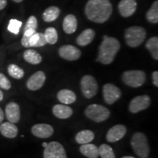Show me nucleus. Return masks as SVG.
Instances as JSON below:
<instances>
[{
    "label": "nucleus",
    "instance_id": "obj_1",
    "mask_svg": "<svg viewBox=\"0 0 158 158\" xmlns=\"http://www.w3.org/2000/svg\"><path fill=\"white\" fill-rule=\"evenodd\" d=\"M113 12L109 0H89L85 7V14L89 20L98 23L107 21Z\"/></svg>",
    "mask_w": 158,
    "mask_h": 158
},
{
    "label": "nucleus",
    "instance_id": "obj_2",
    "mask_svg": "<svg viewBox=\"0 0 158 158\" xmlns=\"http://www.w3.org/2000/svg\"><path fill=\"white\" fill-rule=\"evenodd\" d=\"M120 47L121 45L117 39L105 35L99 47L98 56L96 61L103 64H110L115 59Z\"/></svg>",
    "mask_w": 158,
    "mask_h": 158
},
{
    "label": "nucleus",
    "instance_id": "obj_3",
    "mask_svg": "<svg viewBox=\"0 0 158 158\" xmlns=\"http://www.w3.org/2000/svg\"><path fill=\"white\" fill-rule=\"evenodd\" d=\"M131 147L134 152L138 157L147 158L150 153V148L148 139L145 134L143 133H134L130 141Z\"/></svg>",
    "mask_w": 158,
    "mask_h": 158
},
{
    "label": "nucleus",
    "instance_id": "obj_4",
    "mask_svg": "<svg viewBox=\"0 0 158 158\" xmlns=\"http://www.w3.org/2000/svg\"><path fill=\"white\" fill-rule=\"evenodd\" d=\"M147 37V31L141 27L134 26L127 28L124 32V38L128 46L136 48L140 46Z\"/></svg>",
    "mask_w": 158,
    "mask_h": 158
},
{
    "label": "nucleus",
    "instance_id": "obj_5",
    "mask_svg": "<svg viewBox=\"0 0 158 158\" xmlns=\"http://www.w3.org/2000/svg\"><path fill=\"white\" fill-rule=\"evenodd\" d=\"M85 115L89 119L95 122H102L110 116V110L101 105L92 104L84 110Z\"/></svg>",
    "mask_w": 158,
    "mask_h": 158
},
{
    "label": "nucleus",
    "instance_id": "obj_6",
    "mask_svg": "<svg viewBox=\"0 0 158 158\" xmlns=\"http://www.w3.org/2000/svg\"><path fill=\"white\" fill-rule=\"evenodd\" d=\"M122 79L124 84L127 86L132 88H138L144 84L147 80V76L142 70H127L122 74Z\"/></svg>",
    "mask_w": 158,
    "mask_h": 158
},
{
    "label": "nucleus",
    "instance_id": "obj_7",
    "mask_svg": "<svg viewBox=\"0 0 158 158\" xmlns=\"http://www.w3.org/2000/svg\"><path fill=\"white\" fill-rule=\"evenodd\" d=\"M81 89L85 98L91 99L98 93V85L96 79L90 75L83 76L81 80Z\"/></svg>",
    "mask_w": 158,
    "mask_h": 158
},
{
    "label": "nucleus",
    "instance_id": "obj_8",
    "mask_svg": "<svg viewBox=\"0 0 158 158\" xmlns=\"http://www.w3.org/2000/svg\"><path fill=\"white\" fill-rule=\"evenodd\" d=\"M43 158H68L66 151L60 143L51 141L48 143L43 151Z\"/></svg>",
    "mask_w": 158,
    "mask_h": 158
},
{
    "label": "nucleus",
    "instance_id": "obj_9",
    "mask_svg": "<svg viewBox=\"0 0 158 158\" xmlns=\"http://www.w3.org/2000/svg\"><path fill=\"white\" fill-rule=\"evenodd\" d=\"M102 94L105 102L108 105H112L121 98L122 92L119 88L113 84L108 83L103 86Z\"/></svg>",
    "mask_w": 158,
    "mask_h": 158
},
{
    "label": "nucleus",
    "instance_id": "obj_10",
    "mask_svg": "<svg viewBox=\"0 0 158 158\" xmlns=\"http://www.w3.org/2000/svg\"><path fill=\"white\" fill-rule=\"evenodd\" d=\"M151 104V98L147 94L139 95L131 100L129 104V110L131 113L136 114L141 110L147 109Z\"/></svg>",
    "mask_w": 158,
    "mask_h": 158
},
{
    "label": "nucleus",
    "instance_id": "obj_11",
    "mask_svg": "<svg viewBox=\"0 0 158 158\" xmlns=\"http://www.w3.org/2000/svg\"><path fill=\"white\" fill-rule=\"evenodd\" d=\"M59 56L68 61H76L81 56V52L74 45H64L59 50Z\"/></svg>",
    "mask_w": 158,
    "mask_h": 158
},
{
    "label": "nucleus",
    "instance_id": "obj_12",
    "mask_svg": "<svg viewBox=\"0 0 158 158\" xmlns=\"http://www.w3.org/2000/svg\"><path fill=\"white\" fill-rule=\"evenodd\" d=\"M46 76L43 71H37L29 77L27 81V87L31 91H37L41 89L45 84Z\"/></svg>",
    "mask_w": 158,
    "mask_h": 158
},
{
    "label": "nucleus",
    "instance_id": "obj_13",
    "mask_svg": "<svg viewBox=\"0 0 158 158\" xmlns=\"http://www.w3.org/2000/svg\"><path fill=\"white\" fill-rule=\"evenodd\" d=\"M127 133V128L123 124H116L108 130L106 134V140L110 143L117 142L124 138Z\"/></svg>",
    "mask_w": 158,
    "mask_h": 158
},
{
    "label": "nucleus",
    "instance_id": "obj_14",
    "mask_svg": "<svg viewBox=\"0 0 158 158\" xmlns=\"http://www.w3.org/2000/svg\"><path fill=\"white\" fill-rule=\"evenodd\" d=\"M118 9L122 16L128 18L135 13L137 2L135 0H121L118 5Z\"/></svg>",
    "mask_w": 158,
    "mask_h": 158
},
{
    "label": "nucleus",
    "instance_id": "obj_15",
    "mask_svg": "<svg viewBox=\"0 0 158 158\" xmlns=\"http://www.w3.org/2000/svg\"><path fill=\"white\" fill-rule=\"evenodd\" d=\"M31 132L37 138H48L54 134V130L48 124H37L31 127Z\"/></svg>",
    "mask_w": 158,
    "mask_h": 158
},
{
    "label": "nucleus",
    "instance_id": "obj_16",
    "mask_svg": "<svg viewBox=\"0 0 158 158\" xmlns=\"http://www.w3.org/2000/svg\"><path fill=\"white\" fill-rule=\"evenodd\" d=\"M5 116L8 122L18 123L21 118V110L19 104L15 102H10L5 107Z\"/></svg>",
    "mask_w": 158,
    "mask_h": 158
},
{
    "label": "nucleus",
    "instance_id": "obj_17",
    "mask_svg": "<svg viewBox=\"0 0 158 158\" xmlns=\"http://www.w3.org/2000/svg\"><path fill=\"white\" fill-rule=\"evenodd\" d=\"M0 133L5 138H14L19 133V128L14 123L4 122L0 124Z\"/></svg>",
    "mask_w": 158,
    "mask_h": 158
},
{
    "label": "nucleus",
    "instance_id": "obj_18",
    "mask_svg": "<svg viewBox=\"0 0 158 158\" xmlns=\"http://www.w3.org/2000/svg\"><path fill=\"white\" fill-rule=\"evenodd\" d=\"M52 112L56 117L61 119L70 118L73 114V110L72 108L62 104L55 105L52 108Z\"/></svg>",
    "mask_w": 158,
    "mask_h": 158
},
{
    "label": "nucleus",
    "instance_id": "obj_19",
    "mask_svg": "<svg viewBox=\"0 0 158 158\" xmlns=\"http://www.w3.org/2000/svg\"><path fill=\"white\" fill-rule=\"evenodd\" d=\"M94 37H95V31L93 29H85L77 37L76 43L80 46H86L93 41Z\"/></svg>",
    "mask_w": 158,
    "mask_h": 158
},
{
    "label": "nucleus",
    "instance_id": "obj_20",
    "mask_svg": "<svg viewBox=\"0 0 158 158\" xmlns=\"http://www.w3.org/2000/svg\"><path fill=\"white\" fill-rule=\"evenodd\" d=\"M62 27L64 32L67 34L70 35L74 33L78 27V21L76 17L72 14L66 15L63 21Z\"/></svg>",
    "mask_w": 158,
    "mask_h": 158
},
{
    "label": "nucleus",
    "instance_id": "obj_21",
    "mask_svg": "<svg viewBox=\"0 0 158 158\" xmlns=\"http://www.w3.org/2000/svg\"><path fill=\"white\" fill-rule=\"evenodd\" d=\"M57 99L63 104L70 105L76 102V95L70 89H62L57 93Z\"/></svg>",
    "mask_w": 158,
    "mask_h": 158
},
{
    "label": "nucleus",
    "instance_id": "obj_22",
    "mask_svg": "<svg viewBox=\"0 0 158 158\" xmlns=\"http://www.w3.org/2000/svg\"><path fill=\"white\" fill-rule=\"evenodd\" d=\"M79 150L83 155L88 158H98L99 157L98 147L94 144L90 143L81 144Z\"/></svg>",
    "mask_w": 158,
    "mask_h": 158
},
{
    "label": "nucleus",
    "instance_id": "obj_23",
    "mask_svg": "<svg viewBox=\"0 0 158 158\" xmlns=\"http://www.w3.org/2000/svg\"><path fill=\"white\" fill-rule=\"evenodd\" d=\"M23 59L31 64H38L42 62L43 58L40 54L34 49H27L23 53Z\"/></svg>",
    "mask_w": 158,
    "mask_h": 158
},
{
    "label": "nucleus",
    "instance_id": "obj_24",
    "mask_svg": "<svg viewBox=\"0 0 158 158\" xmlns=\"http://www.w3.org/2000/svg\"><path fill=\"white\" fill-rule=\"evenodd\" d=\"M94 138V133L89 130H81V131L78 132L75 137L76 141L79 144L89 143L93 141Z\"/></svg>",
    "mask_w": 158,
    "mask_h": 158
},
{
    "label": "nucleus",
    "instance_id": "obj_25",
    "mask_svg": "<svg viewBox=\"0 0 158 158\" xmlns=\"http://www.w3.org/2000/svg\"><path fill=\"white\" fill-rule=\"evenodd\" d=\"M60 9L56 6H51L45 10L43 14V21L45 22H53L58 19L60 15Z\"/></svg>",
    "mask_w": 158,
    "mask_h": 158
},
{
    "label": "nucleus",
    "instance_id": "obj_26",
    "mask_svg": "<svg viewBox=\"0 0 158 158\" xmlns=\"http://www.w3.org/2000/svg\"><path fill=\"white\" fill-rule=\"evenodd\" d=\"M146 48L149 51L154 59H158V38L157 37H152L149 38L146 43Z\"/></svg>",
    "mask_w": 158,
    "mask_h": 158
},
{
    "label": "nucleus",
    "instance_id": "obj_27",
    "mask_svg": "<svg viewBox=\"0 0 158 158\" xmlns=\"http://www.w3.org/2000/svg\"><path fill=\"white\" fill-rule=\"evenodd\" d=\"M147 19L152 23H157L158 22V2L155 1L152 4L151 8L147 13Z\"/></svg>",
    "mask_w": 158,
    "mask_h": 158
},
{
    "label": "nucleus",
    "instance_id": "obj_28",
    "mask_svg": "<svg viewBox=\"0 0 158 158\" xmlns=\"http://www.w3.org/2000/svg\"><path fill=\"white\" fill-rule=\"evenodd\" d=\"M98 152L101 158H116L113 149L108 144H101L98 147Z\"/></svg>",
    "mask_w": 158,
    "mask_h": 158
},
{
    "label": "nucleus",
    "instance_id": "obj_29",
    "mask_svg": "<svg viewBox=\"0 0 158 158\" xmlns=\"http://www.w3.org/2000/svg\"><path fill=\"white\" fill-rule=\"evenodd\" d=\"M44 36L46 43L48 44L54 45L58 40V34L56 29L54 27H48L45 29Z\"/></svg>",
    "mask_w": 158,
    "mask_h": 158
},
{
    "label": "nucleus",
    "instance_id": "obj_30",
    "mask_svg": "<svg viewBox=\"0 0 158 158\" xmlns=\"http://www.w3.org/2000/svg\"><path fill=\"white\" fill-rule=\"evenodd\" d=\"M7 72L10 76L15 79H21L24 76V71L23 69L15 64L9 65L7 68Z\"/></svg>",
    "mask_w": 158,
    "mask_h": 158
},
{
    "label": "nucleus",
    "instance_id": "obj_31",
    "mask_svg": "<svg viewBox=\"0 0 158 158\" xmlns=\"http://www.w3.org/2000/svg\"><path fill=\"white\" fill-rule=\"evenodd\" d=\"M21 26H22V22L21 21L17 19H13L10 20L8 26H7V29L13 34L18 35L19 33Z\"/></svg>",
    "mask_w": 158,
    "mask_h": 158
},
{
    "label": "nucleus",
    "instance_id": "obj_32",
    "mask_svg": "<svg viewBox=\"0 0 158 158\" xmlns=\"http://www.w3.org/2000/svg\"><path fill=\"white\" fill-rule=\"evenodd\" d=\"M37 28V20L36 17L34 15H31L27 20L26 23L23 31L28 30V29H32V30H36Z\"/></svg>",
    "mask_w": 158,
    "mask_h": 158
},
{
    "label": "nucleus",
    "instance_id": "obj_33",
    "mask_svg": "<svg viewBox=\"0 0 158 158\" xmlns=\"http://www.w3.org/2000/svg\"><path fill=\"white\" fill-rule=\"evenodd\" d=\"M0 88L5 90H9L11 88V83L3 73H0Z\"/></svg>",
    "mask_w": 158,
    "mask_h": 158
},
{
    "label": "nucleus",
    "instance_id": "obj_34",
    "mask_svg": "<svg viewBox=\"0 0 158 158\" xmlns=\"http://www.w3.org/2000/svg\"><path fill=\"white\" fill-rule=\"evenodd\" d=\"M46 44H47V43H46V40H45L44 34L39 32L38 40H37V42L36 45H35V47H43Z\"/></svg>",
    "mask_w": 158,
    "mask_h": 158
},
{
    "label": "nucleus",
    "instance_id": "obj_35",
    "mask_svg": "<svg viewBox=\"0 0 158 158\" xmlns=\"http://www.w3.org/2000/svg\"><path fill=\"white\" fill-rule=\"evenodd\" d=\"M152 78L153 84L155 85L156 87L158 86V72L157 71H155L152 74Z\"/></svg>",
    "mask_w": 158,
    "mask_h": 158
},
{
    "label": "nucleus",
    "instance_id": "obj_36",
    "mask_svg": "<svg viewBox=\"0 0 158 158\" xmlns=\"http://www.w3.org/2000/svg\"><path fill=\"white\" fill-rule=\"evenodd\" d=\"M7 5V0H0V10L5 8V7Z\"/></svg>",
    "mask_w": 158,
    "mask_h": 158
},
{
    "label": "nucleus",
    "instance_id": "obj_37",
    "mask_svg": "<svg viewBox=\"0 0 158 158\" xmlns=\"http://www.w3.org/2000/svg\"><path fill=\"white\" fill-rule=\"evenodd\" d=\"M4 118H5V113L3 112L2 109L0 108V124L3 122Z\"/></svg>",
    "mask_w": 158,
    "mask_h": 158
},
{
    "label": "nucleus",
    "instance_id": "obj_38",
    "mask_svg": "<svg viewBox=\"0 0 158 158\" xmlns=\"http://www.w3.org/2000/svg\"><path fill=\"white\" fill-rule=\"evenodd\" d=\"M3 98H4L3 92H2V91L0 89V101H2V100H3Z\"/></svg>",
    "mask_w": 158,
    "mask_h": 158
},
{
    "label": "nucleus",
    "instance_id": "obj_39",
    "mask_svg": "<svg viewBox=\"0 0 158 158\" xmlns=\"http://www.w3.org/2000/svg\"><path fill=\"white\" fill-rule=\"evenodd\" d=\"M122 158H135V157H132V156H124V157H122Z\"/></svg>",
    "mask_w": 158,
    "mask_h": 158
},
{
    "label": "nucleus",
    "instance_id": "obj_40",
    "mask_svg": "<svg viewBox=\"0 0 158 158\" xmlns=\"http://www.w3.org/2000/svg\"><path fill=\"white\" fill-rule=\"evenodd\" d=\"M13 2H17V3H19V2H21L23 1V0H13Z\"/></svg>",
    "mask_w": 158,
    "mask_h": 158
},
{
    "label": "nucleus",
    "instance_id": "obj_41",
    "mask_svg": "<svg viewBox=\"0 0 158 158\" xmlns=\"http://www.w3.org/2000/svg\"><path fill=\"white\" fill-rule=\"evenodd\" d=\"M42 145H43V147L45 148V147H46V146H47V145H48V143H43V144H42Z\"/></svg>",
    "mask_w": 158,
    "mask_h": 158
}]
</instances>
